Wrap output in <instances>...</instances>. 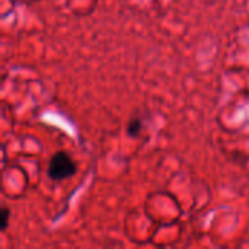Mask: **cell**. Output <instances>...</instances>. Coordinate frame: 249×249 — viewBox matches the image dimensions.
<instances>
[{
    "label": "cell",
    "instance_id": "2",
    "mask_svg": "<svg viewBox=\"0 0 249 249\" xmlns=\"http://www.w3.org/2000/svg\"><path fill=\"white\" fill-rule=\"evenodd\" d=\"M143 131V120L142 118H131L127 125V134L130 137H139Z\"/></svg>",
    "mask_w": 249,
    "mask_h": 249
},
{
    "label": "cell",
    "instance_id": "1",
    "mask_svg": "<svg viewBox=\"0 0 249 249\" xmlns=\"http://www.w3.org/2000/svg\"><path fill=\"white\" fill-rule=\"evenodd\" d=\"M76 171H77V166L74 160L71 159V156H69L66 152H58L53 155V158L50 159L47 174L50 179L53 181H63V179L71 178L76 174Z\"/></svg>",
    "mask_w": 249,
    "mask_h": 249
},
{
    "label": "cell",
    "instance_id": "3",
    "mask_svg": "<svg viewBox=\"0 0 249 249\" xmlns=\"http://www.w3.org/2000/svg\"><path fill=\"white\" fill-rule=\"evenodd\" d=\"M0 214H1V222H0V229L1 231H6L7 225H9V217H10V210L7 207H1L0 210Z\"/></svg>",
    "mask_w": 249,
    "mask_h": 249
}]
</instances>
